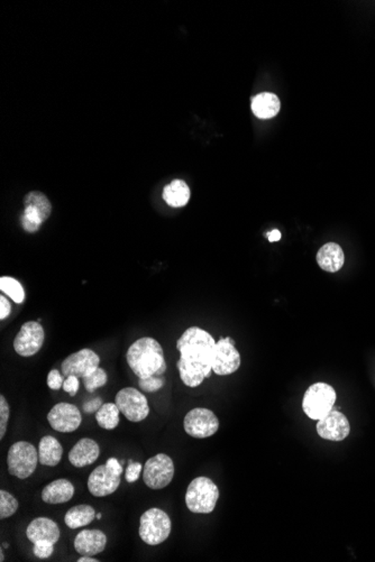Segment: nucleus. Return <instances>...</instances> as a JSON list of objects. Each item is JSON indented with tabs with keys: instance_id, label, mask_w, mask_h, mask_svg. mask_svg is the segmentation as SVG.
Wrapping results in <instances>:
<instances>
[{
	"instance_id": "23",
	"label": "nucleus",
	"mask_w": 375,
	"mask_h": 562,
	"mask_svg": "<svg viewBox=\"0 0 375 562\" xmlns=\"http://www.w3.org/2000/svg\"><path fill=\"white\" fill-rule=\"evenodd\" d=\"M190 188L183 180H173L163 188V199L172 208H182L190 200Z\"/></svg>"
},
{
	"instance_id": "36",
	"label": "nucleus",
	"mask_w": 375,
	"mask_h": 562,
	"mask_svg": "<svg viewBox=\"0 0 375 562\" xmlns=\"http://www.w3.org/2000/svg\"><path fill=\"white\" fill-rule=\"evenodd\" d=\"M101 407H103V400L100 398H95L90 400V401L86 402L83 407L86 413H97V411Z\"/></svg>"
},
{
	"instance_id": "3",
	"label": "nucleus",
	"mask_w": 375,
	"mask_h": 562,
	"mask_svg": "<svg viewBox=\"0 0 375 562\" xmlns=\"http://www.w3.org/2000/svg\"><path fill=\"white\" fill-rule=\"evenodd\" d=\"M219 499L216 484L207 477H197L190 483L186 493V508L193 513L209 514L214 512Z\"/></svg>"
},
{
	"instance_id": "6",
	"label": "nucleus",
	"mask_w": 375,
	"mask_h": 562,
	"mask_svg": "<svg viewBox=\"0 0 375 562\" xmlns=\"http://www.w3.org/2000/svg\"><path fill=\"white\" fill-rule=\"evenodd\" d=\"M39 451L33 444L19 441L12 444L7 453L8 473L19 479H26L33 474L39 464Z\"/></svg>"
},
{
	"instance_id": "4",
	"label": "nucleus",
	"mask_w": 375,
	"mask_h": 562,
	"mask_svg": "<svg viewBox=\"0 0 375 562\" xmlns=\"http://www.w3.org/2000/svg\"><path fill=\"white\" fill-rule=\"evenodd\" d=\"M171 529V519L168 514L161 508H153L140 517L138 534L142 541L149 545H159L170 537Z\"/></svg>"
},
{
	"instance_id": "13",
	"label": "nucleus",
	"mask_w": 375,
	"mask_h": 562,
	"mask_svg": "<svg viewBox=\"0 0 375 562\" xmlns=\"http://www.w3.org/2000/svg\"><path fill=\"white\" fill-rule=\"evenodd\" d=\"M47 421L55 431L61 432V433H71L81 426L83 417H81L79 407L62 402L51 409L47 414Z\"/></svg>"
},
{
	"instance_id": "41",
	"label": "nucleus",
	"mask_w": 375,
	"mask_h": 562,
	"mask_svg": "<svg viewBox=\"0 0 375 562\" xmlns=\"http://www.w3.org/2000/svg\"><path fill=\"white\" fill-rule=\"evenodd\" d=\"M0 561H1V562L5 561V556H3V549H1V550H0Z\"/></svg>"
},
{
	"instance_id": "19",
	"label": "nucleus",
	"mask_w": 375,
	"mask_h": 562,
	"mask_svg": "<svg viewBox=\"0 0 375 562\" xmlns=\"http://www.w3.org/2000/svg\"><path fill=\"white\" fill-rule=\"evenodd\" d=\"M319 268L328 273H336L342 270L345 263V254L339 244L327 243L317 252Z\"/></svg>"
},
{
	"instance_id": "24",
	"label": "nucleus",
	"mask_w": 375,
	"mask_h": 562,
	"mask_svg": "<svg viewBox=\"0 0 375 562\" xmlns=\"http://www.w3.org/2000/svg\"><path fill=\"white\" fill-rule=\"evenodd\" d=\"M96 510L90 505H76L67 510L65 522L67 528L76 530L88 526L95 520Z\"/></svg>"
},
{
	"instance_id": "27",
	"label": "nucleus",
	"mask_w": 375,
	"mask_h": 562,
	"mask_svg": "<svg viewBox=\"0 0 375 562\" xmlns=\"http://www.w3.org/2000/svg\"><path fill=\"white\" fill-rule=\"evenodd\" d=\"M0 290L8 295L15 303H23L25 300V291L22 284L10 277H3L0 279Z\"/></svg>"
},
{
	"instance_id": "32",
	"label": "nucleus",
	"mask_w": 375,
	"mask_h": 562,
	"mask_svg": "<svg viewBox=\"0 0 375 562\" xmlns=\"http://www.w3.org/2000/svg\"><path fill=\"white\" fill-rule=\"evenodd\" d=\"M53 551H54V544L50 543V542H37L34 544V554L40 559H47L52 556Z\"/></svg>"
},
{
	"instance_id": "12",
	"label": "nucleus",
	"mask_w": 375,
	"mask_h": 562,
	"mask_svg": "<svg viewBox=\"0 0 375 562\" xmlns=\"http://www.w3.org/2000/svg\"><path fill=\"white\" fill-rule=\"evenodd\" d=\"M100 364V357L94 350H79L63 360L61 365L62 375L65 377L74 376L85 378L95 371Z\"/></svg>"
},
{
	"instance_id": "30",
	"label": "nucleus",
	"mask_w": 375,
	"mask_h": 562,
	"mask_svg": "<svg viewBox=\"0 0 375 562\" xmlns=\"http://www.w3.org/2000/svg\"><path fill=\"white\" fill-rule=\"evenodd\" d=\"M164 377L156 376V375L149 377V378H140V382H138L140 389L147 393L158 392L164 386Z\"/></svg>"
},
{
	"instance_id": "14",
	"label": "nucleus",
	"mask_w": 375,
	"mask_h": 562,
	"mask_svg": "<svg viewBox=\"0 0 375 562\" xmlns=\"http://www.w3.org/2000/svg\"><path fill=\"white\" fill-rule=\"evenodd\" d=\"M120 476L122 474L119 471H115L108 465L98 466L89 476V492L95 497L111 495L113 493L116 492L120 485L122 482Z\"/></svg>"
},
{
	"instance_id": "16",
	"label": "nucleus",
	"mask_w": 375,
	"mask_h": 562,
	"mask_svg": "<svg viewBox=\"0 0 375 562\" xmlns=\"http://www.w3.org/2000/svg\"><path fill=\"white\" fill-rule=\"evenodd\" d=\"M107 545V535L100 530H83L74 539V549L80 556H95Z\"/></svg>"
},
{
	"instance_id": "29",
	"label": "nucleus",
	"mask_w": 375,
	"mask_h": 562,
	"mask_svg": "<svg viewBox=\"0 0 375 562\" xmlns=\"http://www.w3.org/2000/svg\"><path fill=\"white\" fill-rule=\"evenodd\" d=\"M107 373L103 368L98 367L92 374L83 378V384L88 392H94L95 389H100L107 384Z\"/></svg>"
},
{
	"instance_id": "17",
	"label": "nucleus",
	"mask_w": 375,
	"mask_h": 562,
	"mask_svg": "<svg viewBox=\"0 0 375 562\" xmlns=\"http://www.w3.org/2000/svg\"><path fill=\"white\" fill-rule=\"evenodd\" d=\"M26 537L33 544L37 542H50L55 544L60 540L61 532L58 524L49 517H37L28 526Z\"/></svg>"
},
{
	"instance_id": "21",
	"label": "nucleus",
	"mask_w": 375,
	"mask_h": 562,
	"mask_svg": "<svg viewBox=\"0 0 375 562\" xmlns=\"http://www.w3.org/2000/svg\"><path fill=\"white\" fill-rule=\"evenodd\" d=\"M250 107H252V111L257 118L270 119L278 115L281 104L277 94L263 92L252 98Z\"/></svg>"
},
{
	"instance_id": "11",
	"label": "nucleus",
	"mask_w": 375,
	"mask_h": 562,
	"mask_svg": "<svg viewBox=\"0 0 375 562\" xmlns=\"http://www.w3.org/2000/svg\"><path fill=\"white\" fill-rule=\"evenodd\" d=\"M45 341L44 329L40 323L28 321L22 325L14 339V349L22 357H32L40 352Z\"/></svg>"
},
{
	"instance_id": "9",
	"label": "nucleus",
	"mask_w": 375,
	"mask_h": 562,
	"mask_svg": "<svg viewBox=\"0 0 375 562\" xmlns=\"http://www.w3.org/2000/svg\"><path fill=\"white\" fill-rule=\"evenodd\" d=\"M115 403L120 413L131 422H142L150 414L147 398L134 387L120 389L116 394Z\"/></svg>"
},
{
	"instance_id": "31",
	"label": "nucleus",
	"mask_w": 375,
	"mask_h": 562,
	"mask_svg": "<svg viewBox=\"0 0 375 562\" xmlns=\"http://www.w3.org/2000/svg\"><path fill=\"white\" fill-rule=\"evenodd\" d=\"M10 405L5 396H0V439H3L7 431V424L10 420Z\"/></svg>"
},
{
	"instance_id": "15",
	"label": "nucleus",
	"mask_w": 375,
	"mask_h": 562,
	"mask_svg": "<svg viewBox=\"0 0 375 562\" xmlns=\"http://www.w3.org/2000/svg\"><path fill=\"white\" fill-rule=\"evenodd\" d=\"M317 432L321 439L339 442L348 437L351 426L345 414L339 411L332 410L323 419L318 420Z\"/></svg>"
},
{
	"instance_id": "38",
	"label": "nucleus",
	"mask_w": 375,
	"mask_h": 562,
	"mask_svg": "<svg viewBox=\"0 0 375 562\" xmlns=\"http://www.w3.org/2000/svg\"><path fill=\"white\" fill-rule=\"evenodd\" d=\"M266 237H268L270 243H275V241H279L282 236H281L280 230H278V229H273V230L270 231V233L266 234Z\"/></svg>"
},
{
	"instance_id": "33",
	"label": "nucleus",
	"mask_w": 375,
	"mask_h": 562,
	"mask_svg": "<svg viewBox=\"0 0 375 562\" xmlns=\"http://www.w3.org/2000/svg\"><path fill=\"white\" fill-rule=\"evenodd\" d=\"M142 473V464L140 462H129L127 468H126L125 478L127 483H135L140 478Z\"/></svg>"
},
{
	"instance_id": "18",
	"label": "nucleus",
	"mask_w": 375,
	"mask_h": 562,
	"mask_svg": "<svg viewBox=\"0 0 375 562\" xmlns=\"http://www.w3.org/2000/svg\"><path fill=\"white\" fill-rule=\"evenodd\" d=\"M100 455V448L95 440L90 437L80 439L69 453L71 465L76 468H83L97 462Z\"/></svg>"
},
{
	"instance_id": "2",
	"label": "nucleus",
	"mask_w": 375,
	"mask_h": 562,
	"mask_svg": "<svg viewBox=\"0 0 375 562\" xmlns=\"http://www.w3.org/2000/svg\"><path fill=\"white\" fill-rule=\"evenodd\" d=\"M126 358L138 378L162 376L167 371L164 352L154 338L143 337L135 341L127 350Z\"/></svg>"
},
{
	"instance_id": "7",
	"label": "nucleus",
	"mask_w": 375,
	"mask_h": 562,
	"mask_svg": "<svg viewBox=\"0 0 375 562\" xmlns=\"http://www.w3.org/2000/svg\"><path fill=\"white\" fill-rule=\"evenodd\" d=\"M173 477V460L165 453H158L144 465V483L151 490H163L171 484Z\"/></svg>"
},
{
	"instance_id": "25",
	"label": "nucleus",
	"mask_w": 375,
	"mask_h": 562,
	"mask_svg": "<svg viewBox=\"0 0 375 562\" xmlns=\"http://www.w3.org/2000/svg\"><path fill=\"white\" fill-rule=\"evenodd\" d=\"M24 206L36 210L44 222L49 219L52 213V204L47 197L40 191H32L25 195Z\"/></svg>"
},
{
	"instance_id": "22",
	"label": "nucleus",
	"mask_w": 375,
	"mask_h": 562,
	"mask_svg": "<svg viewBox=\"0 0 375 562\" xmlns=\"http://www.w3.org/2000/svg\"><path fill=\"white\" fill-rule=\"evenodd\" d=\"M63 448L56 437L45 435L42 437L39 446V462L41 465L55 467L61 462Z\"/></svg>"
},
{
	"instance_id": "35",
	"label": "nucleus",
	"mask_w": 375,
	"mask_h": 562,
	"mask_svg": "<svg viewBox=\"0 0 375 562\" xmlns=\"http://www.w3.org/2000/svg\"><path fill=\"white\" fill-rule=\"evenodd\" d=\"M79 377L74 376V375L67 377V380L63 383V389H65V392L69 393L71 396H76V392L79 391Z\"/></svg>"
},
{
	"instance_id": "28",
	"label": "nucleus",
	"mask_w": 375,
	"mask_h": 562,
	"mask_svg": "<svg viewBox=\"0 0 375 562\" xmlns=\"http://www.w3.org/2000/svg\"><path fill=\"white\" fill-rule=\"evenodd\" d=\"M19 501L10 493L3 490H0V519L1 520L12 517L19 510Z\"/></svg>"
},
{
	"instance_id": "34",
	"label": "nucleus",
	"mask_w": 375,
	"mask_h": 562,
	"mask_svg": "<svg viewBox=\"0 0 375 562\" xmlns=\"http://www.w3.org/2000/svg\"><path fill=\"white\" fill-rule=\"evenodd\" d=\"M63 383H65L63 375L60 374V371H56V369L50 371L49 375H47V385H49L50 389L58 391V389L63 387Z\"/></svg>"
},
{
	"instance_id": "40",
	"label": "nucleus",
	"mask_w": 375,
	"mask_h": 562,
	"mask_svg": "<svg viewBox=\"0 0 375 562\" xmlns=\"http://www.w3.org/2000/svg\"><path fill=\"white\" fill-rule=\"evenodd\" d=\"M99 560L92 558V556H81L78 562H98Z\"/></svg>"
},
{
	"instance_id": "20",
	"label": "nucleus",
	"mask_w": 375,
	"mask_h": 562,
	"mask_svg": "<svg viewBox=\"0 0 375 562\" xmlns=\"http://www.w3.org/2000/svg\"><path fill=\"white\" fill-rule=\"evenodd\" d=\"M74 495V486L70 480L56 479L44 487L42 490V499L46 504H65L71 501Z\"/></svg>"
},
{
	"instance_id": "37",
	"label": "nucleus",
	"mask_w": 375,
	"mask_h": 562,
	"mask_svg": "<svg viewBox=\"0 0 375 562\" xmlns=\"http://www.w3.org/2000/svg\"><path fill=\"white\" fill-rule=\"evenodd\" d=\"M10 312H12L10 302L3 295H1L0 296V319H6L7 316H10Z\"/></svg>"
},
{
	"instance_id": "26",
	"label": "nucleus",
	"mask_w": 375,
	"mask_h": 562,
	"mask_svg": "<svg viewBox=\"0 0 375 562\" xmlns=\"http://www.w3.org/2000/svg\"><path fill=\"white\" fill-rule=\"evenodd\" d=\"M119 411L116 403H105L96 413L98 426L105 430H114L119 424Z\"/></svg>"
},
{
	"instance_id": "10",
	"label": "nucleus",
	"mask_w": 375,
	"mask_h": 562,
	"mask_svg": "<svg viewBox=\"0 0 375 562\" xmlns=\"http://www.w3.org/2000/svg\"><path fill=\"white\" fill-rule=\"evenodd\" d=\"M241 354L232 338H220L217 341L213 358V373L219 376L234 374L241 367Z\"/></svg>"
},
{
	"instance_id": "39",
	"label": "nucleus",
	"mask_w": 375,
	"mask_h": 562,
	"mask_svg": "<svg viewBox=\"0 0 375 562\" xmlns=\"http://www.w3.org/2000/svg\"><path fill=\"white\" fill-rule=\"evenodd\" d=\"M106 465L109 466L111 468L115 469V471H119L120 474H122V466L120 465V462L117 460L116 458H109L108 459V462H106Z\"/></svg>"
},
{
	"instance_id": "5",
	"label": "nucleus",
	"mask_w": 375,
	"mask_h": 562,
	"mask_svg": "<svg viewBox=\"0 0 375 562\" xmlns=\"http://www.w3.org/2000/svg\"><path fill=\"white\" fill-rule=\"evenodd\" d=\"M336 398L335 389L330 384L318 382L306 391L302 398V410L309 419L318 421L332 410Z\"/></svg>"
},
{
	"instance_id": "8",
	"label": "nucleus",
	"mask_w": 375,
	"mask_h": 562,
	"mask_svg": "<svg viewBox=\"0 0 375 562\" xmlns=\"http://www.w3.org/2000/svg\"><path fill=\"white\" fill-rule=\"evenodd\" d=\"M183 428L186 435L195 439H204L214 435L219 429V420L216 414L206 407H195L184 417Z\"/></svg>"
},
{
	"instance_id": "42",
	"label": "nucleus",
	"mask_w": 375,
	"mask_h": 562,
	"mask_svg": "<svg viewBox=\"0 0 375 562\" xmlns=\"http://www.w3.org/2000/svg\"><path fill=\"white\" fill-rule=\"evenodd\" d=\"M101 517H103V514L98 513L97 514V520H101Z\"/></svg>"
},
{
	"instance_id": "1",
	"label": "nucleus",
	"mask_w": 375,
	"mask_h": 562,
	"mask_svg": "<svg viewBox=\"0 0 375 562\" xmlns=\"http://www.w3.org/2000/svg\"><path fill=\"white\" fill-rule=\"evenodd\" d=\"M216 341L209 332L190 327L177 341L180 352L178 360L181 380L188 387H198L213 373V358Z\"/></svg>"
}]
</instances>
